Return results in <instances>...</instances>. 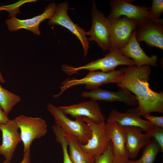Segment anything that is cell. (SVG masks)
<instances>
[{
  "label": "cell",
  "instance_id": "3957f363",
  "mask_svg": "<svg viewBox=\"0 0 163 163\" xmlns=\"http://www.w3.org/2000/svg\"><path fill=\"white\" fill-rule=\"evenodd\" d=\"M121 65L131 66L136 65L134 60L123 55L119 50H110L103 58L77 67L63 64L61 69L67 75H71L83 70L109 72L115 70L117 66Z\"/></svg>",
  "mask_w": 163,
  "mask_h": 163
},
{
  "label": "cell",
  "instance_id": "4fadbf2b",
  "mask_svg": "<svg viewBox=\"0 0 163 163\" xmlns=\"http://www.w3.org/2000/svg\"><path fill=\"white\" fill-rule=\"evenodd\" d=\"M56 7L55 3L50 4L45 8L41 14L30 19L20 20L14 16L5 21L8 30L15 31L21 29L28 30L35 34L40 36L41 32L39 29L40 24L44 20L49 19L54 12Z\"/></svg>",
  "mask_w": 163,
  "mask_h": 163
},
{
  "label": "cell",
  "instance_id": "6da1fadb",
  "mask_svg": "<svg viewBox=\"0 0 163 163\" xmlns=\"http://www.w3.org/2000/svg\"><path fill=\"white\" fill-rule=\"evenodd\" d=\"M151 70L149 66H129L121 81L117 84L120 88L127 89L136 97L137 107L141 116L145 117L151 113H163V93L151 89L148 81Z\"/></svg>",
  "mask_w": 163,
  "mask_h": 163
},
{
  "label": "cell",
  "instance_id": "484cf974",
  "mask_svg": "<svg viewBox=\"0 0 163 163\" xmlns=\"http://www.w3.org/2000/svg\"><path fill=\"white\" fill-rule=\"evenodd\" d=\"M146 133L151 136L155 139L159 145L163 152V128L154 125Z\"/></svg>",
  "mask_w": 163,
  "mask_h": 163
},
{
  "label": "cell",
  "instance_id": "d6986e66",
  "mask_svg": "<svg viewBox=\"0 0 163 163\" xmlns=\"http://www.w3.org/2000/svg\"><path fill=\"white\" fill-rule=\"evenodd\" d=\"M126 136V148L129 158L136 157L141 149L148 143L152 138L146 133L143 134L141 128L134 126H123Z\"/></svg>",
  "mask_w": 163,
  "mask_h": 163
},
{
  "label": "cell",
  "instance_id": "9c48e42d",
  "mask_svg": "<svg viewBox=\"0 0 163 163\" xmlns=\"http://www.w3.org/2000/svg\"><path fill=\"white\" fill-rule=\"evenodd\" d=\"M131 0H112L110 1L111 10L107 18L110 20L126 17L139 25L150 20L149 8L133 4Z\"/></svg>",
  "mask_w": 163,
  "mask_h": 163
},
{
  "label": "cell",
  "instance_id": "5b68a950",
  "mask_svg": "<svg viewBox=\"0 0 163 163\" xmlns=\"http://www.w3.org/2000/svg\"><path fill=\"white\" fill-rule=\"evenodd\" d=\"M14 119L20 129L24 152L30 149L33 141L45 135L47 132L46 121L39 117H32L20 115Z\"/></svg>",
  "mask_w": 163,
  "mask_h": 163
},
{
  "label": "cell",
  "instance_id": "cb8c5ba5",
  "mask_svg": "<svg viewBox=\"0 0 163 163\" xmlns=\"http://www.w3.org/2000/svg\"><path fill=\"white\" fill-rule=\"evenodd\" d=\"M150 21L163 23V19L160 18L163 12V0H153L151 7L149 8Z\"/></svg>",
  "mask_w": 163,
  "mask_h": 163
},
{
  "label": "cell",
  "instance_id": "277c9868",
  "mask_svg": "<svg viewBox=\"0 0 163 163\" xmlns=\"http://www.w3.org/2000/svg\"><path fill=\"white\" fill-rule=\"evenodd\" d=\"M48 111L54 119L56 125L66 133L76 137L82 144H85L91 138V131L90 126L82 117H77L75 120L70 119L58 108L51 103L47 106Z\"/></svg>",
  "mask_w": 163,
  "mask_h": 163
},
{
  "label": "cell",
  "instance_id": "ffe728a7",
  "mask_svg": "<svg viewBox=\"0 0 163 163\" xmlns=\"http://www.w3.org/2000/svg\"><path fill=\"white\" fill-rule=\"evenodd\" d=\"M63 133L68 141L69 153L73 163H94V156L86 154L81 149L80 142L77 138L64 131Z\"/></svg>",
  "mask_w": 163,
  "mask_h": 163
},
{
  "label": "cell",
  "instance_id": "f1b7e54d",
  "mask_svg": "<svg viewBox=\"0 0 163 163\" xmlns=\"http://www.w3.org/2000/svg\"><path fill=\"white\" fill-rule=\"evenodd\" d=\"M30 149L24 152V155L22 160L20 163H30Z\"/></svg>",
  "mask_w": 163,
  "mask_h": 163
},
{
  "label": "cell",
  "instance_id": "5bb4252c",
  "mask_svg": "<svg viewBox=\"0 0 163 163\" xmlns=\"http://www.w3.org/2000/svg\"><path fill=\"white\" fill-rule=\"evenodd\" d=\"M19 129L14 119L10 120L5 124H0V130L2 134L0 154L4 156L7 161H11L17 145L21 142Z\"/></svg>",
  "mask_w": 163,
  "mask_h": 163
},
{
  "label": "cell",
  "instance_id": "52a82bcc",
  "mask_svg": "<svg viewBox=\"0 0 163 163\" xmlns=\"http://www.w3.org/2000/svg\"><path fill=\"white\" fill-rule=\"evenodd\" d=\"M69 4L64 2L56 5L53 14L49 19L50 25H60L67 29L75 35L80 41L83 50V55L86 57L89 49V42L86 37V31L77 24H74L68 14Z\"/></svg>",
  "mask_w": 163,
  "mask_h": 163
},
{
  "label": "cell",
  "instance_id": "8fae6325",
  "mask_svg": "<svg viewBox=\"0 0 163 163\" xmlns=\"http://www.w3.org/2000/svg\"><path fill=\"white\" fill-rule=\"evenodd\" d=\"M66 115L71 117H85L97 124L105 122V118L103 114L97 101L90 99L89 100L69 105L58 107Z\"/></svg>",
  "mask_w": 163,
  "mask_h": 163
},
{
  "label": "cell",
  "instance_id": "7402d4cb",
  "mask_svg": "<svg viewBox=\"0 0 163 163\" xmlns=\"http://www.w3.org/2000/svg\"><path fill=\"white\" fill-rule=\"evenodd\" d=\"M21 101L19 95L3 88L0 84V105L8 115L13 107Z\"/></svg>",
  "mask_w": 163,
  "mask_h": 163
},
{
  "label": "cell",
  "instance_id": "7c38bea8",
  "mask_svg": "<svg viewBox=\"0 0 163 163\" xmlns=\"http://www.w3.org/2000/svg\"><path fill=\"white\" fill-rule=\"evenodd\" d=\"M106 132L112 145L113 152L117 163H125L129 160L126 148V136L123 127L115 122L107 121Z\"/></svg>",
  "mask_w": 163,
  "mask_h": 163
},
{
  "label": "cell",
  "instance_id": "603a6c76",
  "mask_svg": "<svg viewBox=\"0 0 163 163\" xmlns=\"http://www.w3.org/2000/svg\"><path fill=\"white\" fill-rule=\"evenodd\" d=\"M53 132L57 142L61 144L63 155V163H73L68 151V142L63 130L56 125L52 126Z\"/></svg>",
  "mask_w": 163,
  "mask_h": 163
},
{
  "label": "cell",
  "instance_id": "f546056e",
  "mask_svg": "<svg viewBox=\"0 0 163 163\" xmlns=\"http://www.w3.org/2000/svg\"><path fill=\"white\" fill-rule=\"evenodd\" d=\"M5 82V80L2 75L0 71V82L3 83Z\"/></svg>",
  "mask_w": 163,
  "mask_h": 163
},
{
  "label": "cell",
  "instance_id": "d4e9b609",
  "mask_svg": "<svg viewBox=\"0 0 163 163\" xmlns=\"http://www.w3.org/2000/svg\"><path fill=\"white\" fill-rule=\"evenodd\" d=\"M111 142L107 150L102 154L94 156V163H117L113 152Z\"/></svg>",
  "mask_w": 163,
  "mask_h": 163
},
{
  "label": "cell",
  "instance_id": "30bf717a",
  "mask_svg": "<svg viewBox=\"0 0 163 163\" xmlns=\"http://www.w3.org/2000/svg\"><path fill=\"white\" fill-rule=\"evenodd\" d=\"M84 121L90 126L91 131V138L85 144L81 142V149L86 154L95 156L104 153L108 147L110 140L105 129V122L95 123L85 117Z\"/></svg>",
  "mask_w": 163,
  "mask_h": 163
},
{
  "label": "cell",
  "instance_id": "e0dca14e",
  "mask_svg": "<svg viewBox=\"0 0 163 163\" xmlns=\"http://www.w3.org/2000/svg\"><path fill=\"white\" fill-rule=\"evenodd\" d=\"M140 114L137 107L127 110L125 112H121L115 110L111 111L107 121L115 122L123 126H134L139 128L143 131H149L154 125L148 120L140 118Z\"/></svg>",
  "mask_w": 163,
  "mask_h": 163
},
{
  "label": "cell",
  "instance_id": "4dcf8cb0",
  "mask_svg": "<svg viewBox=\"0 0 163 163\" xmlns=\"http://www.w3.org/2000/svg\"><path fill=\"white\" fill-rule=\"evenodd\" d=\"M125 163H136L135 161H132L130 160H129Z\"/></svg>",
  "mask_w": 163,
  "mask_h": 163
},
{
  "label": "cell",
  "instance_id": "44dd1931",
  "mask_svg": "<svg viewBox=\"0 0 163 163\" xmlns=\"http://www.w3.org/2000/svg\"><path fill=\"white\" fill-rule=\"evenodd\" d=\"M162 152L157 141L152 138L143 149V152L140 158L135 161L136 163H154L159 153Z\"/></svg>",
  "mask_w": 163,
  "mask_h": 163
},
{
  "label": "cell",
  "instance_id": "ac0fdd59",
  "mask_svg": "<svg viewBox=\"0 0 163 163\" xmlns=\"http://www.w3.org/2000/svg\"><path fill=\"white\" fill-rule=\"evenodd\" d=\"M136 30H134L127 43L120 51L123 55L134 60L137 66L149 65L156 66L157 56L153 55L149 56L146 54L136 40Z\"/></svg>",
  "mask_w": 163,
  "mask_h": 163
},
{
  "label": "cell",
  "instance_id": "8992f818",
  "mask_svg": "<svg viewBox=\"0 0 163 163\" xmlns=\"http://www.w3.org/2000/svg\"><path fill=\"white\" fill-rule=\"evenodd\" d=\"M92 25L90 29L86 32L89 35V41H95L103 50L110 49L109 21L103 13L97 8L95 2L93 1L91 7Z\"/></svg>",
  "mask_w": 163,
  "mask_h": 163
},
{
  "label": "cell",
  "instance_id": "d6a6232c",
  "mask_svg": "<svg viewBox=\"0 0 163 163\" xmlns=\"http://www.w3.org/2000/svg\"><path fill=\"white\" fill-rule=\"evenodd\" d=\"M2 10L0 9V11Z\"/></svg>",
  "mask_w": 163,
  "mask_h": 163
},
{
  "label": "cell",
  "instance_id": "83f0119b",
  "mask_svg": "<svg viewBox=\"0 0 163 163\" xmlns=\"http://www.w3.org/2000/svg\"><path fill=\"white\" fill-rule=\"evenodd\" d=\"M9 120L8 115L3 110L0 105V124H5Z\"/></svg>",
  "mask_w": 163,
  "mask_h": 163
},
{
  "label": "cell",
  "instance_id": "2e32d148",
  "mask_svg": "<svg viewBox=\"0 0 163 163\" xmlns=\"http://www.w3.org/2000/svg\"><path fill=\"white\" fill-rule=\"evenodd\" d=\"M136 36L139 43L144 41L150 47L163 49V23L149 20L141 24L136 29Z\"/></svg>",
  "mask_w": 163,
  "mask_h": 163
},
{
  "label": "cell",
  "instance_id": "7a4b0ae2",
  "mask_svg": "<svg viewBox=\"0 0 163 163\" xmlns=\"http://www.w3.org/2000/svg\"><path fill=\"white\" fill-rule=\"evenodd\" d=\"M125 70V68H122L119 70L107 72L100 71H89L85 76L81 78H67L62 82L59 92L53 97H58L69 88L79 85H85L86 89L91 90L104 84H117L122 80Z\"/></svg>",
  "mask_w": 163,
  "mask_h": 163
},
{
  "label": "cell",
  "instance_id": "4316f807",
  "mask_svg": "<svg viewBox=\"0 0 163 163\" xmlns=\"http://www.w3.org/2000/svg\"><path fill=\"white\" fill-rule=\"evenodd\" d=\"M145 117L155 126L163 128V116H154L148 115Z\"/></svg>",
  "mask_w": 163,
  "mask_h": 163
},
{
  "label": "cell",
  "instance_id": "ba28073f",
  "mask_svg": "<svg viewBox=\"0 0 163 163\" xmlns=\"http://www.w3.org/2000/svg\"><path fill=\"white\" fill-rule=\"evenodd\" d=\"M108 20L110 32V50L120 51L127 43L133 31L136 29L139 24L125 16Z\"/></svg>",
  "mask_w": 163,
  "mask_h": 163
},
{
  "label": "cell",
  "instance_id": "9a60e30c",
  "mask_svg": "<svg viewBox=\"0 0 163 163\" xmlns=\"http://www.w3.org/2000/svg\"><path fill=\"white\" fill-rule=\"evenodd\" d=\"M120 88L118 91H112L98 88L89 91H83L81 93V96L83 97L89 98L96 101H119L133 107L137 105V101L135 95L133 94L127 89Z\"/></svg>",
  "mask_w": 163,
  "mask_h": 163
},
{
  "label": "cell",
  "instance_id": "1f68e13d",
  "mask_svg": "<svg viewBox=\"0 0 163 163\" xmlns=\"http://www.w3.org/2000/svg\"><path fill=\"white\" fill-rule=\"evenodd\" d=\"M3 163H12L11 162H8L6 161H5L3 162Z\"/></svg>",
  "mask_w": 163,
  "mask_h": 163
}]
</instances>
